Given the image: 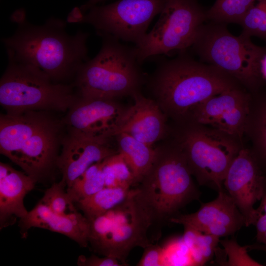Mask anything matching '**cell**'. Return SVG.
I'll use <instances>...</instances> for the list:
<instances>
[{"label": "cell", "mask_w": 266, "mask_h": 266, "mask_svg": "<svg viewBox=\"0 0 266 266\" xmlns=\"http://www.w3.org/2000/svg\"><path fill=\"white\" fill-rule=\"evenodd\" d=\"M11 21L16 25L14 33L1 40L7 56L40 70L56 83L66 84L75 78L89 59L87 42L89 33L81 30L70 34L66 22L51 17L41 25L27 18L23 8L15 10Z\"/></svg>", "instance_id": "6da1fadb"}, {"label": "cell", "mask_w": 266, "mask_h": 266, "mask_svg": "<svg viewBox=\"0 0 266 266\" xmlns=\"http://www.w3.org/2000/svg\"><path fill=\"white\" fill-rule=\"evenodd\" d=\"M151 86L165 114L180 123L207 99L242 86L216 67L182 54L159 66Z\"/></svg>", "instance_id": "7a4b0ae2"}, {"label": "cell", "mask_w": 266, "mask_h": 266, "mask_svg": "<svg viewBox=\"0 0 266 266\" xmlns=\"http://www.w3.org/2000/svg\"><path fill=\"white\" fill-rule=\"evenodd\" d=\"M154 161L136 185V196L153 223L168 221L200 192L180 147L174 140L157 148Z\"/></svg>", "instance_id": "3957f363"}, {"label": "cell", "mask_w": 266, "mask_h": 266, "mask_svg": "<svg viewBox=\"0 0 266 266\" xmlns=\"http://www.w3.org/2000/svg\"><path fill=\"white\" fill-rule=\"evenodd\" d=\"M226 25L203 24L191 47L201 62L228 74L249 92H254L266 84L260 69L266 47L254 44L242 33L232 34Z\"/></svg>", "instance_id": "277c9868"}, {"label": "cell", "mask_w": 266, "mask_h": 266, "mask_svg": "<svg viewBox=\"0 0 266 266\" xmlns=\"http://www.w3.org/2000/svg\"><path fill=\"white\" fill-rule=\"evenodd\" d=\"M97 55L79 68L73 84L80 97L88 99H110L132 95L142 83L139 64L133 49L119 40L103 36Z\"/></svg>", "instance_id": "5b68a950"}, {"label": "cell", "mask_w": 266, "mask_h": 266, "mask_svg": "<svg viewBox=\"0 0 266 266\" xmlns=\"http://www.w3.org/2000/svg\"><path fill=\"white\" fill-rule=\"evenodd\" d=\"M7 58L0 80V104L7 113L65 112L77 100L73 84L56 83L34 67Z\"/></svg>", "instance_id": "8992f818"}, {"label": "cell", "mask_w": 266, "mask_h": 266, "mask_svg": "<svg viewBox=\"0 0 266 266\" xmlns=\"http://www.w3.org/2000/svg\"><path fill=\"white\" fill-rule=\"evenodd\" d=\"M181 125L175 141L182 149L200 185L223 190V181L243 143L212 127L187 121Z\"/></svg>", "instance_id": "52a82bcc"}, {"label": "cell", "mask_w": 266, "mask_h": 266, "mask_svg": "<svg viewBox=\"0 0 266 266\" xmlns=\"http://www.w3.org/2000/svg\"><path fill=\"white\" fill-rule=\"evenodd\" d=\"M90 223L89 243L93 250L116 259L124 266L133 248L144 249L151 244L148 234L153 221L138 200L135 188L131 189L123 202Z\"/></svg>", "instance_id": "ba28073f"}, {"label": "cell", "mask_w": 266, "mask_h": 266, "mask_svg": "<svg viewBox=\"0 0 266 266\" xmlns=\"http://www.w3.org/2000/svg\"><path fill=\"white\" fill-rule=\"evenodd\" d=\"M160 15L151 31L133 47L140 63L152 56L191 47L207 20L206 10L197 0H165Z\"/></svg>", "instance_id": "9c48e42d"}, {"label": "cell", "mask_w": 266, "mask_h": 266, "mask_svg": "<svg viewBox=\"0 0 266 266\" xmlns=\"http://www.w3.org/2000/svg\"><path fill=\"white\" fill-rule=\"evenodd\" d=\"M164 1L118 0L106 5H95L84 12L75 7L69 13L67 21L90 24L102 36L136 44L146 35L154 18L161 12Z\"/></svg>", "instance_id": "30bf717a"}, {"label": "cell", "mask_w": 266, "mask_h": 266, "mask_svg": "<svg viewBox=\"0 0 266 266\" xmlns=\"http://www.w3.org/2000/svg\"><path fill=\"white\" fill-rule=\"evenodd\" d=\"M58 133V124L36 112L9 140L4 154L37 182L56 165Z\"/></svg>", "instance_id": "8fae6325"}, {"label": "cell", "mask_w": 266, "mask_h": 266, "mask_svg": "<svg viewBox=\"0 0 266 266\" xmlns=\"http://www.w3.org/2000/svg\"><path fill=\"white\" fill-rule=\"evenodd\" d=\"M250 100V92L243 87L232 88L196 106L185 121L212 127L243 142Z\"/></svg>", "instance_id": "7c38bea8"}, {"label": "cell", "mask_w": 266, "mask_h": 266, "mask_svg": "<svg viewBox=\"0 0 266 266\" xmlns=\"http://www.w3.org/2000/svg\"><path fill=\"white\" fill-rule=\"evenodd\" d=\"M266 173L250 148L243 147L232 162L225 175L223 186L245 220V226L253 225L255 204L264 191Z\"/></svg>", "instance_id": "4fadbf2b"}, {"label": "cell", "mask_w": 266, "mask_h": 266, "mask_svg": "<svg viewBox=\"0 0 266 266\" xmlns=\"http://www.w3.org/2000/svg\"><path fill=\"white\" fill-rule=\"evenodd\" d=\"M126 109L115 100L80 97L68 110L64 122L69 134L111 138L115 136Z\"/></svg>", "instance_id": "5bb4252c"}, {"label": "cell", "mask_w": 266, "mask_h": 266, "mask_svg": "<svg viewBox=\"0 0 266 266\" xmlns=\"http://www.w3.org/2000/svg\"><path fill=\"white\" fill-rule=\"evenodd\" d=\"M169 222L219 238L233 235L245 226L244 216L224 189L218 192L215 200L202 204L196 212L177 214Z\"/></svg>", "instance_id": "9a60e30c"}, {"label": "cell", "mask_w": 266, "mask_h": 266, "mask_svg": "<svg viewBox=\"0 0 266 266\" xmlns=\"http://www.w3.org/2000/svg\"><path fill=\"white\" fill-rule=\"evenodd\" d=\"M111 138H96L69 134L63 143L56 166L66 182V188L91 166L116 154Z\"/></svg>", "instance_id": "2e32d148"}, {"label": "cell", "mask_w": 266, "mask_h": 266, "mask_svg": "<svg viewBox=\"0 0 266 266\" xmlns=\"http://www.w3.org/2000/svg\"><path fill=\"white\" fill-rule=\"evenodd\" d=\"M132 96L133 104L126 108L115 136L125 133L152 146L167 134L166 115L156 101L145 97L139 91Z\"/></svg>", "instance_id": "e0dca14e"}, {"label": "cell", "mask_w": 266, "mask_h": 266, "mask_svg": "<svg viewBox=\"0 0 266 266\" xmlns=\"http://www.w3.org/2000/svg\"><path fill=\"white\" fill-rule=\"evenodd\" d=\"M19 227L23 238L27 236L32 228H39L62 234L82 247L89 244L90 223L79 212L61 215L52 211L39 201L24 217L19 219Z\"/></svg>", "instance_id": "ac0fdd59"}, {"label": "cell", "mask_w": 266, "mask_h": 266, "mask_svg": "<svg viewBox=\"0 0 266 266\" xmlns=\"http://www.w3.org/2000/svg\"><path fill=\"white\" fill-rule=\"evenodd\" d=\"M37 182L24 171L13 168L7 164L0 163V229L25 217L28 211L24 200Z\"/></svg>", "instance_id": "d6986e66"}, {"label": "cell", "mask_w": 266, "mask_h": 266, "mask_svg": "<svg viewBox=\"0 0 266 266\" xmlns=\"http://www.w3.org/2000/svg\"><path fill=\"white\" fill-rule=\"evenodd\" d=\"M250 93L245 136L251 142L250 149L252 154L266 173V84Z\"/></svg>", "instance_id": "ffe728a7"}, {"label": "cell", "mask_w": 266, "mask_h": 266, "mask_svg": "<svg viewBox=\"0 0 266 266\" xmlns=\"http://www.w3.org/2000/svg\"><path fill=\"white\" fill-rule=\"evenodd\" d=\"M118 151L122 154L130 168L138 185L151 168L155 159L158 148H153L128 134H117Z\"/></svg>", "instance_id": "44dd1931"}, {"label": "cell", "mask_w": 266, "mask_h": 266, "mask_svg": "<svg viewBox=\"0 0 266 266\" xmlns=\"http://www.w3.org/2000/svg\"><path fill=\"white\" fill-rule=\"evenodd\" d=\"M130 190L123 187H105L75 204L90 221L123 202L128 196Z\"/></svg>", "instance_id": "7402d4cb"}, {"label": "cell", "mask_w": 266, "mask_h": 266, "mask_svg": "<svg viewBox=\"0 0 266 266\" xmlns=\"http://www.w3.org/2000/svg\"><path fill=\"white\" fill-rule=\"evenodd\" d=\"M102 162L91 166L70 187L66 188L69 196L75 204L105 187Z\"/></svg>", "instance_id": "603a6c76"}, {"label": "cell", "mask_w": 266, "mask_h": 266, "mask_svg": "<svg viewBox=\"0 0 266 266\" xmlns=\"http://www.w3.org/2000/svg\"><path fill=\"white\" fill-rule=\"evenodd\" d=\"M182 237L190 251L195 266L203 265L210 260L220 242L218 237L189 228H184Z\"/></svg>", "instance_id": "cb8c5ba5"}, {"label": "cell", "mask_w": 266, "mask_h": 266, "mask_svg": "<svg viewBox=\"0 0 266 266\" xmlns=\"http://www.w3.org/2000/svg\"><path fill=\"white\" fill-rule=\"evenodd\" d=\"M255 0H216L206 10L207 19L212 22L227 24L240 23Z\"/></svg>", "instance_id": "d4e9b609"}, {"label": "cell", "mask_w": 266, "mask_h": 266, "mask_svg": "<svg viewBox=\"0 0 266 266\" xmlns=\"http://www.w3.org/2000/svg\"><path fill=\"white\" fill-rule=\"evenodd\" d=\"M102 171L105 187L131 188L134 185L133 174L123 156L119 152L103 161Z\"/></svg>", "instance_id": "484cf974"}, {"label": "cell", "mask_w": 266, "mask_h": 266, "mask_svg": "<svg viewBox=\"0 0 266 266\" xmlns=\"http://www.w3.org/2000/svg\"><path fill=\"white\" fill-rule=\"evenodd\" d=\"M223 249L217 247L214 255L216 261L221 266H262L263 265L251 258L246 246H240L234 238L220 240Z\"/></svg>", "instance_id": "4316f807"}, {"label": "cell", "mask_w": 266, "mask_h": 266, "mask_svg": "<svg viewBox=\"0 0 266 266\" xmlns=\"http://www.w3.org/2000/svg\"><path fill=\"white\" fill-rule=\"evenodd\" d=\"M66 187V182L62 178L60 181L54 183L45 191L39 201L59 214L66 215L78 212L75 203L65 189Z\"/></svg>", "instance_id": "83f0119b"}, {"label": "cell", "mask_w": 266, "mask_h": 266, "mask_svg": "<svg viewBox=\"0 0 266 266\" xmlns=\"http://www.w3.org/2000/svg\"><path fill=\"white\" fill-rule=\"evenodd\" d=\"M239 24L242 28L241 33L266 41V0H255Z\"/></svg>", "instance_id": "f1b7e54d"}, {"label": "cell", "mask_w": 266, "mask_h": 266, "mask_svg": "<svg viewBox=\"0 0 266 266\" xmlns=\"http://www.w3.org/2000/svg\"><path fill=\"white\" fill-rule=\"evenodd\" d=\"M163 248L164 266H195L183 237L175 238Z\"/></svg>", "instance_id": "f546056e"}, {"label": "cell", "mask_w": 266, "mask_h": 266, "mask_svg": "<svg viewBox=\"0 0 266 266\" xmlns=\"http://www.w3.org/2000/svg\"><path fill=\"white\" fill-rule=\"evenodd\" d=\"M260 204L256 209V217L253 224L256 229V240L266 245V180Z\"/></svg>", "instance_id": "4dcf8cb0"}, {"label": "cell", "mask_w": 266, "mask_h": 266, "mask_svg": "<svg viewBox=\"0 0 266 266\" xmlns=\"http://www.w3.org/2000/svg\"><path fill=\"white\" fill-rule=\"evenodd\" d=\"M137 266H164L163 248L157 245H149L144 248L143 254Z\"/></svg>", "instance_id": "1f68e13d"}, {"label": "cell", "mask_w": 266, "mask_h": 266, "mask_svg": "<svg viewBox=\"0 0 266 266\" xmlns=\"http://www.w3.org/2000/svg\"><path fill=\"white\" fill-rule=\"evenodd\" d=\"M77 265L80 266H124L114 258L104 256L100 257L95 255L89 257L80 255L77 259Z\"/></svg>", "instance_id": "d6a6232c"}, {"label": "cell", "mask_w": 266, "mask_h": 266, "mask_svg": "<svg viewBox=\"0 0 266 266\" xmlns=\"http://www.w3.org/2000/svg\"><path fill=\"white\" fill-rule=\"evenodd\" d=\"M102 0H88V1L85 4L78 8L80 11L84 12L90 8L96 5L97 3Z\"/></svg>", "instance_id": "836d02e7"}, {"label": "cell", "mask_w": 266, "mask_h": 266, "mask_svg": "<svg viewBox=\"0 0 266 266\" xmlns=\"http://www.w3.org/2000/svg\"><path fill=\"white\" fill-rule=\"evenodd\" d=\"M248 250H258L266 253V245L257 243L249 245H246Z\"/></svg>", "instance_id": "e575fe53"}, {"label": "cell", "mask_w": 266, "mask_h": 266, "mask_svg": "<svg viewBox=\"0 0 266 266\" xmlns=\"http://www.w3.org/2000/svg\"><path fill=\"white\" fill-rule=\"evenodd\" d=\"M260 69L263 78L266 82V54L261 60Z\"/></svg>", "instance_id": "d590c367"}]
</instances>
